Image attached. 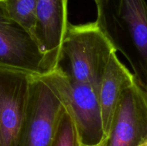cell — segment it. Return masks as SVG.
<instances>
[{
  "instance_id": "9c48e42d",
  "label": "cell",
  "mask_w": 147,
  "mask_h": 146,
  "mask_svg": "<svg viewBox=\"0 0 147 146\" xmlns=\"http://www.w3.org/2000/svg\"><path fill=\"white\" fill-rule=\"evenodd\" d=\"M136 80L132 73L122 64L113 52L109 59L98 90L105 135L108 136L116 105L123 92L133 85Z\"/></svg>"
},
{
  "instance_id": "4fadbf2b",
  "label": "cell",
  "mask_w": 147,
  "mask_h": 146,
  "mask_svg": "<svg viewBox=\"0 0 147 146\" xmlns=\"http://www.w3.org/2000/svg\"><path fill=\"white\" fill-rule=\"evenodd\" d=\"M139 146H147V140L144 141V143H142V144H141L140 145H139Z\"/></svg>"
},
{
  "instance_id": "8992f818",
  "label": "cell",
  "mask_w": 147,
  "mask_h": 146,
  "mask_svg": "<svg viewBox=\"0 0 147 146\" xmlns=\"http://www.w3.org/2000/svg\"><path fill=\"white\" fill-rule=\"evenodd\" d=\"M63 104L39 76H32L28 110L18 146H51Z\"/></svg>"
},
{
  "instance_id": "3957f363",
  "label": "cell",
  "mask_w": 147,
  "mask_h": 146,
  "mask_svg": "<svg viewBox=\"0 0 147 146\" xmlns=\"http://www.w3.org/2000/svg\"><path fill=\"white\" fill-rule=\"evenodd\" d=\"M56 94L74 123L80 143L98 145L105 135L98 90L67 78L56 70L39 76Z\"/></svg>"
},
{
  "instance_id": "7a4b0ae2",
  "label": "cell",
  "mask_w": 147,
  "mask_h": 146,
  "mask_svg": "<svg viewBox=\"0 0 147 146\" xmlns=\"http://www.w3.org/2000/svg\"><path fill=\"white\" fill-rule=\"evenodd\" d=\"M115 52L96 21L77 25L69 23L53 70L99 90L109 59Z\"/></svg>"
},
{
  "instance_id": "8fae6325",
  "label": "cell",
  "mask_w": 147,
  "mask_h": 146,
  "mask_svg": "<svg viewBox=\"0 0 147 146\" xmlns=\"http://www.w3.org/2000/svg\"><path fill=\"white\" fill-rule=\"evenodd\" d=\"M80 140L74 123L63 107L51 146H79Z\"/></svg>"
},
{
  "instance_id": "ba28073f",
  "label": "cell",
  "mask_w": 147,
  "mask_h": 146,
  "mask_svg": "<svg viewBox=\"0 0 147 146\" xmlns=\"http://www.w3.org/2000/svg\"><path fill=\"white\" fill-rule=\"evenodd\" d=\"M67 3L68 0H37L32 34L54 67L69 24Z\"/></svg>"
},
{
  "instance_id": "52a82bcc",
  "label": "cell",
  "mask_w": 147,
  "mask_h": 146,
  "mask_svg": "<svg viewBox=\"0 0 147 146\" xmlns=\"http://www.w3.org/2000/svg\"><path fill=\"white\" fill-rule=\"evenodd\" d=\"M147 140V92L136 82L122 94L113 113L107 146H139Z\"/></svg>"
},
{
  "instance_id": "7c38bea8",
  "label": "cell",
  "mask_w": 147,
  "mask_h": 146,
  "mask_svg": "<svg viewBox=\"0 0 147 146\" xmlns=\"http://www.w3.org/2000/svg\"><path fill=\"white\" fill-rule=\"evenodd\" d=\"M98 146H107V137L103 139V140L98 144Z\"/></svg>"
},
{
  "instance_id": "5bb4252c",
  "label": "cell",
  "mask_w": 147,
  "mask_h": 146,
  "mask_svg": "<svg viewBox=\"0 0 147 146\" xmlns=\"http://www.w3.org/2000/svg\"><path fill=\"white\" fill-rule=\"evenodd\" d=\"M79 146H98V145H86L82 144V143H80V144H79Z\"/></svg>"
},
{
  "instance_id": "6da1fadb",
  "label": "cell",
  "mask_w": 147,
  "mask_h": 146,
  "mask_svg": "<svg viewBox=\"0 0 147 146\" xmlns=\"http://www.w3.org/2000/svg\"><path fill=\"white\" fill-rule=\"evenodd\" d=\"M96 22L116 51L129 62L136 82L147 90V10L145 0H94Z\"/></svg>"
},
{
  "instance_id": "30bf717a",
  "label": "cell",
  "mask_w": 147,
  "mask_h": 146,
  "mask_svg": "<svg viewBox=\"0 0 147 146\" xmlns=\"http://www.w3.org/2000/svg\"><path fill=\"white\" fill-rule=\"evenodd\" d=\"M0 3L10 19L32 34L37 0H0Z\"/></svg>"
},
{
  "instance_id": "277c9868",
  "label": "cell",
  "mask_w": 147,
  "mask_h": 146,
  "mask_svg": "<svg viewBox=\"0 0 147 146\" xmlns=\"http://www.w3.org/2000/svg\"><path fill=\"white\" fill-rule=\"evenodd\" d=\"M0 68L42 76L54 65L31 32L10 19L0 3Z\"/></svg>"
},
{
  "instance_id": "5b68a950",
  "label": "cell",
  "mask_w": 147,
  "mask_h": 146,
  "mask_svg": "<svg viewBox=\"0 0 147 146\" xmlns=\"http://www.w3.org/2000/svg\"><path fill=\"white\" fill-rule=\"evenodd\" d=\"M32 75L0 68V146H18L26 121Z\"/></svg>"
}]
</instances>
